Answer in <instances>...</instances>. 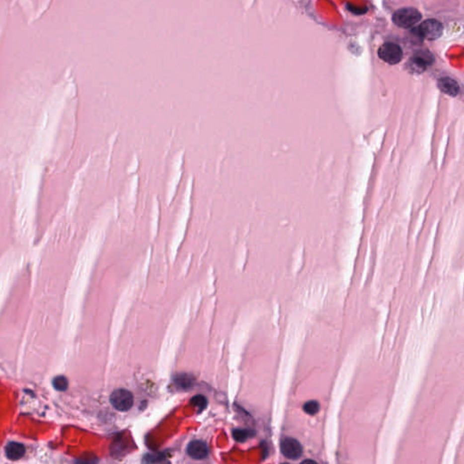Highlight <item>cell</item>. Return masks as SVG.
<instances>
[{"mask_svg":"<svg viewBox=\"0 0 464 464\" xmlns=\"http://www.w3.org/2000/svg\"><path fill=\"white\" fill-rule=\"evenodd\" d=\"M444 31V26L442 23L435 19H428L423 21L419 26L414 28V34L420 36L423 39L435 40L442 36Z\"/></svg>","mask_w":464,"mask_h":464,"instance_id":"cell-2","label":"cell"},{"mask_svg":"<svg viewBox=\"0 0 464 464\" xmlns=\"http://www.w3.org/2000/svg\"><path fill=\"white\" fill-rule=\"evenodd\" d=\"M191 403L195 406V407L199 408L200 411H202L203 409H205V407L208 404V401H207L206 397L201 395V394H199V395H196L194 397H192L191 399Z\"/></svg>","mask_w":464,"mask_h":464,"instance_id":"cell-13","label":"cell"},{"mask_svg":"<svg viewBox=\"0 0 464 464\" xmlns=\"http://www.w3.org/2000/svg\"><path fill=\"white\" fill-rule=\"evenodd\" d=\"M320 404L319 402L316 401H309L306 402L304 404V411L308 414L310 415H315L319 412Z\"/></svg>","mask_w":464,"mask_h":464,"instance_id":"cell-12","label":"cell"},{"mask_svg":"<svg viewBox=\"0 0 464 464\" xmlns=\"http://www.w3.org/2000/svg\"><path fill=\"white\" fill-rule=\"evenodd\" d=\"M281 453L289 460H299L303 454V448L298 440L287 437L281 441Z\"/></svg>","mask_w":464,"mask_h":464,"instance_id":"cell-5","label":"cell"},{"mask_svg":"<svg viewBox=\"0 0 464 464\" xmlns=\"http://www.w3.org/2000/svg\"><path fill=\"white\" fill-rule=\"evenodd\" d=\"M251 436V431L249 430H243V429H236L233 431V438L237 442L243 443L247 441Z\"/></svg>","mask_w":464,"mask_h":464,"instance_id":"cell-10","label":"cell"},{"mask_svg":"<svg viewBox=\"0 0 464 464\" xmlns=\"http://www.w3.org/2000/svg\"><path fill=\"white\" fill-rule=\"evenodd\" d=\"M433 55L428 51H419L415 53L410 59L409 66L412 67L413 71L423 72L429 66L433 64Z\"/></svg>","mask_w":464,"mask_h":464,"instance_id":"cell-6","label":"cell"},{"mask_svg":"<svg viewBox=\"0 0 464 464\" xmlns=\"http://www.w3.org/2000/svg\"><path fill=\"white\" fill-rule=\"evenodd\" d=\"M402 56V48L393 43H386L378 50L379 58L389 65H396L401 62Z\"/></svg>","mask_w":464,"mask_h":464,"instance_id":"cell-4","label":"cell"},{"mask_svg":"<svg viewBox=\"0 0 464 464\" xmlns=\"http://www.w3.org/2000/svg\"><path fill=\"white\" fill-rule=\"evenodd\" d=\"M187 453L192 459H205L209 455V448L204 442L197 440V441H192L188 445Z\"/></svg>","mask_w":464,"mask_h":464,"instance_id":"cell-7","label":"cell"},{"mask_svg":"<svg viewBox=\"0 0 464 464\" xmlns=\"http://www.w3.org/2000/svg\"><path fill=\"white\" fill-rule=\"evenodd\" d=\"M26 454L25 446L19 443L11 442L5 447V455L11 461H17L20 460Z\"/></svg>","mask_w":464,"mask_h":464,"instance_id":"cell-9","label":"cell"},{"mask_svg":"<svg viewBox=\"0 0 464 464\" xmlns=\"http://www.w3.org/2000/svg\"><path fill=\"white\" fill-rule=\"evenodd\" d=\"M438 87L442 92L451 96H456L460 92L458 83L454 79L450 77H443L439 79Z\"/></svg>","mask_w":464,"mask_h":464,"instance_id":"cell-8","label":"cell"},{"mask_svg":"<svg viewBox=\"0 0 464 464\" xmlns=\"http://www.w3.org/2000/svg\"><path fill=\"white\" fill-rule=\"evenodd\" d=\"M53 387L57 391L64 392L68 387V381L65 377H57L53 380Z\"/></svg>","mask_w":464,"mask_h":464,"instance_id":"cell-11","label":"cell"},{"mask_svg":"<svg viewBox=\"0 0 464 464\" xmlns=\"http://www.w3.org/2000/svg\"><path fill=\"white\" fill-rule=\"evenodd\" d=\"M192 378L187 377V376H182L177 379V384L181 386L182 388H189L192 386Z\"/></svg>","mask_w":464,"mask_h":464,"instance_id":"cell-14","label":"cell"},{"mask_svg":"<svg viewBox=\"0 0 464 464\" xmlns=\"http://www.w3.org/2000/svg\"><path fill=\"white\" fill-rule=\"evenodd\" d=\"M422 19V14L413 7H403L392 15L393 23L402 28H410Z\"/></svg>","mask_w":464,"mask_h":464,"instance_id":"cell-1","label":"cell"},{"mask_svg":"<svg viewBox=\"0 0 464 464\" xmlns=\"http://www.w3.org/2000/svg\"><path fill=\"white\" fill-rule=\"evenodd\" d=\"M110 402L116 410L127 412L134 405V395L126 389H117L111 394Z\"/></svg>","mask_w":464,"mask_h":464,"instance_id":"cell-3","label":"cell"}]
</instances>
